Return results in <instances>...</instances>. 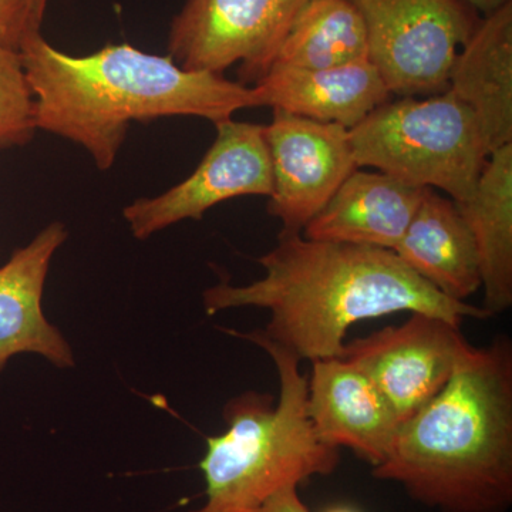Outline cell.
<instances>
[{"label":"cell","instance_id":"obj_1","mask_svg":"<svg viewBox=\"0 0 512 512\" xmlns=\"http://www.w3.org/2000/svg\"><path fill=\"white\" fill-rule=\"evenodd\" d=\"M258 264L265 271L258 281L208 288L205 312L266 309L268 325L252 332L299 360L342 357L350 326L392 313H424L460 328L466 318H491L484 308L447 298L389 249L281 232Z\"/></svg>","mask_w":512,"mask_h":512},{"label":"cell","instance_id":"obj_2","mask_svg":"<svg viewBox=\"0 0 512 512\" xmlns=\"http://www.w3.org/2000/svg\"><path fill=\"white\" fill-rule=\"evenodd\" d=\"M19 53L35 100L37 130L83 147L101 171L116 161L134 121L190 116L217 124L235 111L264 106L255 86L222 74L190 72L170 56L126 43L77 57L36 32Z\"/></svg>","mask_w":512,"mask_h":512},{"label":"cell","instance_id":"obj_3","mask_svg":"<svg viewBox=\"0 0 512 512\" xmlns=\"http://www.w3.org/2000/svg\"><path fill=\"white\" fill-rule=\"evenodd\" d=\"M373 477L441 512H508L512 504V343L461 346L446 386L403 421Z\"/></svg>","mask_w":512,"mask_h":512},{"label":"cell","instance_id":"obj_4","mask_svg":"<svg viewBox=\"0 0 512 512\" xmlns=\"http://www.w3.org/2000/svg\"><path fill=\"white\" fill-rule=\"evenodd\" d=\"M259 346L274 362L279 402L258 392L229 400L227 430L207 439L200 468L205 503L191 512H258L271 495L313 476H329L339 466L340 450L316 437L306 414L308 379L301 360L254 332L225 330Z\"/></svg>","mask_w":512,"mask_h":512},{"label":"cell","instance_id":"obj_5","mask_svg":"<svg viewBox=\"0 0 512 512\" xmlns=\"http://www.w3.org/2000/svg\"><path fill=\"white\" fill-rule=\"evenodd\" d=\"M349 133L357 167L454 202L473 194L490 156L473 111L450 90L386 101Z\"/></svg>","mask_w":512,"mask_h":512},{"label":"cell","instance_id":"obj_6","mask_svg":"<svg viewBox=\"0 0 512 512\" xmlns=\"http://www.w3.org/2000/svg\"><path fill=\"white\" fill-rule=\"evenodd\" d=\"M362 13L369 62L390 94L434 96L448 90L458 47L480 16L461 0H350Z\"/></svg>","mask_w":512,"mask_h":512},{"label":"cell","instance_id":"obj_7","mask_svg":"<svg viewBox=\"0 0 512 512\" xmlns=\"http://www.w3.org/2000/svg\"><path fill=\"white\" fill-rule=\"evenodd\" d=\"M311 0H187L171 23L168 56L190 72L222 74L239 64V83H258Z\"/></svg>","mask_w":512,"mask_h":512},{"label":"cell","instance_id":"obj_8","mask_svg":"<svg viewBox=\"0 0 512 512\" xmlns=\"http://www.w3.org/2000/svg\"><path fill=\"white\" fill-rule=\"evenodd\" d=\"M217 137L183 183L154 198L124 208V220L137 239L185 220H201L210 208L244 195L272 194V168L265 126L232 119L215 124Z\"/></svg>","mask_w":512,"mask_h":512},{"label":"cell","instance_id":"obj_9","mask_svg":"<svg viewBox=\"0 0 512 512\" xmlns=\"http://www.w3.org/2000/svg\"><path fill=\"white\" fill-rule=\"evenodd\" d=\"M265 140L274 185L268 212L282 222V234H302L359 168L349 130L274 109Z\"/></svg>","mask_w":512,"mask_h":512},{"label":"cell","instance_id":"obj_10","mask_svg":"<svg viewBox=\"0 0 512 512\" xmlns=\"http://www.w3.org/2000/svg\"><path fill=\"white\" fill-rule=\"evenodd\" d=\"M466 340L460 326L412 313L402 325L346 343L342 359L375 384L402 424L446 386Z\"/></svg>","mask_w":512,"mask_h":512},{"label":"cell","instance_id":"obj_11","mask_svg":"<svg viewBox=\"0 0 512 512\" xmlns=\"http://www.w3.org/2000/svg\"><path fill=\"white\" fill-rule=\"evenodd\" d=\"M306 414L316 437L372 467L392 450L400 421L375 384L342 357L313 360Z\"/></svg>","mask_w":512,"mask_h":512},{"label":"cell","instance_id":"obj_12","mask_svg":"<svg viewBox=\"0 0 512 512\" xmlns=\"http://www.w3.org/2000/svg\"><path fill=\"white\" fill-rule=\"evenodd\" d=\"M66 238L62 222H53L0 268V373L23 353L45 357L60 369L76 363L69 342L42 309L50 264Z\"/></svg>","mask_w":512,"mask_h":512},{"label":"cell","instance_id":"obj_13","mask_svg":"<svg viewBox=\"0 0 512 512\" xmlns=\"http://www.w3.org/2000/svg\"><path fill=\"white\" fill-rule=\"evenodd\" d=\"M426 188L357 168L305 228L312 241L339 242L393 251L412 222Z\"/></svg>","mask_w":512,"mask_h":512},{"label":"cell","instance_id":"obj_14","mask_svg":"<svg viewBox=\"0 0 512 512\" xmlns=\"http://www.w3.org/2000/svg\"><path fill=\"white\" fill-rule=\"evenodd\" d=\"M254 86L272 110L348 130L392 96L369 60L322 70L272 67Z\"/></svg>","mask_w":512,"mask_h":512},{"label":"cell","instance_id":"obj_15","mask_svg":"<svg viewBox=\"0 0 512 512\" xmlns=\"http://www.w3.org/2000/svg\"><path fill=\"white\" fill-rule=\"evenodd\" d=\"M476 116L488 154L512 143V3L478 23L448 73Z\"/></svg>","mask_w":512,"mask_h":512},{"label":"cell","instance_id":"obj_16","mask_svg":"<svg viewBox=\"0 0 512 512\" xmlns=\"http://www.w3.org/2000/svg\"><path fill=\"white\" fill-rule=\"evenodd\" d=\"M394 254L447 298L467 302L481 288L476 242L456 202L426 188Z\"/></svg>","mask_w":512,"mask_h":512},{"label":"cell","instance_id":"obj_17","mask_svg":"<svg viewBox=\"0 0 512 512\" xmlns=\"http://www.w3.org/2000/svg\"><path fill=\"white\" fill-rule=\"evenodd\" d=\"M456 205L476 242L483 308L503 313L512 306V143L488 156L476 190Z\"/></svg>","mask_w":512,"mask_h":512},{"label":"cell","instance_id":"obj_18","mask_svg":"<svg viewBox=\"0 0 512 512\" xmlns=\"http://www.w3.org/2000/svg\"><path fill=\"white\" fill-rule=\"evenodd\" d=\"M360 60H369L362 13L350 0H311L279 47L271 69H332Z\"/></svg>","mask_w":512,"mask_h":512},{"label":"cell","instance_id":"obj_19","mask_svg":"<svg viewBox=\"0 0 512 512\" xmlns=\"http://www.w3.org/2000/svg\"><path fill=\"white\" fill-rule=\"evenodd\" d=\"M35 100L19 50L0 45V148L22 147L35 136Z\"/></svg>","mask_w":512,"mask_h":512},{"label":"cell","instance_id":"obj_20","mask_svg":"<svg viewBox=\"0 0 512 512\" xmlns=\"http://www.w3.org/2000/svg\"><path fill=\"white\" fill-rule=\"evenodd\" d=\"M47 0H0V45L19 50L26 37L40 32Z\"/></svg>","mask_w":512,"mask_h":512},{"label":"cell","instance_id":"obj_21","mask_svg":"<svg viewBox=\"0 0 512 512\" xmlns=\"http://www.w3.org/2000/svg\"><path fill=\"white\" fill-rule=\"evenodd\" d=\"M258 512H311L305 504L302 503L298 494V485H286L281 490L276 491L274 495L265 501V504L259 508ZM328 512H356L350 508H333Z\"/></svg>","mask_w":512,"mask_h":512},{"label":"cell","instance_id":"obj_22","mask_svg":"<svg viewBox=\"0 0 512 512\" xmlns=\"http://www.w3.org/2000/svg\"><path fill=\"white\" fill-rule=\"evenodd\" d=\"M461 2L466 3L468 8L473 9L477 15H483L484 18H487V16L503 9L504 6L510 5L512 0H461Z\"/></svg>","mask_w":512,"mask_h":512}]
</instances>
